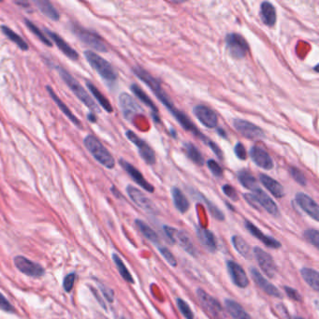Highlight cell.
<instances>
[{
    "label": "cell",
    "instance_id": "obj_1",
    "mask_svg": "<svg viewBox=\"0 0 319 319\" xmlns=\"http://www.w3.org/2000/svg\"><path fill=\"white\" fill-rule=\"evenodd\" d=\"M132 70H133L134 74L151 89V91L154 94V96L157 98V100L166 107L168 111L182 126V128L186 131L191 132L192 134H194L196 137L200 138L201 140L204 141L206 143L208 139L205 138L203 134L192 123L187 115H185L184 113H182L181 111H179L178 109H176L174 107V104L171 101L170 98L168 96V94L162 88L160 83L155 78H153L148 71L143 69L141 67H134L132 68Z\"/></svg>",
    "mask_w": 319,
    "mask_h": 319
},
{
    "label": "cell",
    "instance_id": "obj_2",
    "mask_svg": "<svg viewBox=\"0 0 319 319\" xmlns=\"http://www.w3.org/2000/svg\"><path fill=\"white\" fill-rule=\"evenodd\" d=\"M57 71L60 77L63 79L66 84L70 88L72 93L79 99V101L84 103L89 109L90 111L92 112V114L95 115V114H99L101 112L100 108L92 100V98L90 97L87 91L82 86V84L77 81L74 77L70 75V73H68L65 68L61 67H57Z\"/></svg>",
    "mask_w": 319,
    "mask_h": 319
},
{
    "label": "cell",
    "instance_id": "obj_3",
    "mask_svg": "<svg viewBox=\"0 0 319 319\" xmlns=\"http://www.w3.org/2000/svg\"><path fill=\"white\" fill-rule=\"evenodd\" d=\"M84 143L89 153L94 156V158L101 163L102 166L106 167L107 168H114L115 166V160L112 153H110L107 148L102 144V142L95 137L94 135H87Z\"/></svg>",
    "mask_w": 319,
    "mask_h": 319
},
{
    "label": "cell",
    "instance_id": "obj_4",
    "mask_svg": "<svg viewBox=\"0 0 319 319\" xmlns=\"http://www.w3.org/2000/svg\"><path fill=\"white\" fill-rule=\"evenodd\" d=\"M84 56L91 67L109 84H114L117 80V73L114 67L101 55L92 51H84Z\"/></svg>",
    "mask_w": 319,
    "mask_h": 319
},
{
    "label": "cell",
    "instance_id": "obj_5",
    "mask_svg": "<svg viewBox=\"0 0 319 319\" xmlns=\"http://www.w3.org/2000/svg\"><path fill=\"white\" fill-rule=\"evenodd\" d=\"M72 31L82 42H84L87 46H90L94 50L101 52H106L108 51V47L105 41L98 33L92 30L85 29L82 26H78L76 24H74L72 26Z\"/></svg>",
    "mask_w": 319,
    "mask_h": 319
},
{
    "label": "cell",
    "instance_id": "obj_6",
    "mask_svg": "<svg viewBox=\"0 0 319 319\" xmlns=\"http://www.w3.org/2000/svg\"><path fill=\"white\" fill-rule=\"evenodd\" d=\"M226 45L230 56L234 59H243L249 51L246 39L238 33H230L226 36Z\"/></svg>",
    "mask_w": 319,
    "mask_h": 319
},
{
    "label": "cell",
    "instance_id": "obj_7",
    "mask_svg": "<svg viewBox=\"0 0 319 319\" xmlns=\"http://www.w3.org/2000/svg\"><path fill=\"white\" fill-rule=\"evenodd\" d=\"M163 229L167 236L172 243H177L180 247H182L189 255H196L197 250L195 248V245L193 244L190 237L185 232L169 226H164Z\"/></svg>",
    "mask_w": 319,
    "mask_h": 319
},
{
    "label": "cell",
    "instance_id": "obj_8",
    "mask_svg": "<svg viewBox=\"0 0 319 319\" xmlns=\"http://www.w3.org/2000/svg\"><path fill=\"white\" fill-rule=\"evenodd\" d=\"M233 127L242 136L249 140H261L266 137L262 128L247 120L235 119L233 121Z\"/></svg>",
    "mask_w": 319,
    "mask_h": 319
},
{
    "label": "cell",
    "instance_id": "obj_9",
    "mask_svg": "<svg viewBox=\"0 0 319 319\" xmlns=\"http://www.w3.org/2000/svg\"><path fill=\"white\" fill-rule=\"evenodd\" d=\"M126 136L129 141H131L139 151V154L142 158V160L148 164V165H153L155 163V154L153 152L151 146L146 142L138 137L133 131L128 130L126 132Z\"/></svg>",
    "mask_w": 319,
    "mask_h": 319
},
{
    "label": "cell",
    "instance_id": "obj_10",
    "mask_svg": "<svg viewBox=\"0 0 319 319\" xmlns=\"http://www.w3.org/2000/svg\"><path fill=\"white\" fill-rule=\"evenodd\" d=\"M127 193H128L129 198L131 199V201L137 206H139L143 211H145L149 214H152V215H156L158 213V210L153 201L137 187H134L132 185H128Z\"/></svg>",
    "mask_w": 319,
    "mask_h": 319
},
{
    "label": "cell",
    "instance_id": "obj_11",
    "mask_svg": "<svg viewBox=\"0 0 319 319\" xmlns=\"http://www.w3.org/2000/svg\"><path fill=\"white\" fill-rule=\"evenodd\" d=\"M14 265L21 272L26 274L27 276L38 278L44 275V269L42 268L39 264L31 261L30 259L26 258L23 255H17L14 257Z\"/></svg>",
    "mask_w": 319,
    "mask_h": 319
},
{
    "label": "cell",
    "instance_id": "obj_12",
    "mask_svg": "<svg viewBox=\"0 0 319 319\" xmlns=\"http://www.w3.org/2000/svg\"><path fill=\"white\" fill-rule=\"evenodd\" d=\"M254 255L263 272L269 278H273L277 272V266L272 256L260 247L254 248Z\"/></svg>",
    "mask_w": 319,
    "mask_h": 319
},
{
    "label": "cell",
    "instance_id": "obj_13",
    "mask_svg": "<svg viewBox=\"0 0 319 319\" xmlns=\"http://www.w3.org/2000/svg\"><path fill=\"white\" fill-rule=\"evenodd\" d=\"M193 115L204 126L205 128H216L218 125V117L214 110L205 106L197 105L193 108Z\"/></svg>",
    "mask_w": 319,
    "mask_h": 319
},
{
    "label": "cell",
    "instance_id": "obj_14",
    "mask_svg": "<svg viewBox=\"0 0 319 319\" xmlns=\"http://www.w3.org/2000/svg\"><path fill=\"white\" fill-rule=\"evenodd\" d=\"M119 106L124 117L128 121L133 120L136 115L142 113L140 105L128 93H122L119 96Z\"/></svg>",
    "mask_w": 319,
    "mask_h": 319
},
{
    "label": "cell",
    "instance_id": "obj_15",
    "mask_svg": "<svg viewBox=\"0 0 319 319\" xmlns=\"http://www.w3.org/2000/svg\"><path fill=\"white\" fill-rule=\"evenodd\" d=\"M197 296L199 301L201 302V305L204 307L205 310L212 315L214 318L219 319L222 315V306L214 297H212L210 294L207 293L203 289L198 288L197 289Z\"/></svg>",
    "mask_w": 319,
    "mask_h": 319
},
{
    "label": "cell",
    "instance_id": "obj_16",
    "mask_svg": "<svg viewBox=\"0 0 319 319\" xmlns=\"http://www.w3.org/2000/svg\"><path fill=\"white\" fill-rule=\"evenodd\" d=\"M119 163L121 167L127 171L128 175L138 185H140L142 189H144L145 191L149 192V193L154 192V187L149 182H147V180H145L143 175L141 174V171L137 168H135L132 164L128 163V161H126L125 159H120Z\"/></svg>",
    "mask_w": 319,
    "mask_h": 319
},
{
    "label": "cell",
    "instance_id": "obj_17",
    "mask_svg": "<svg viewBox=\"0 0 319 319\" xmlns=\"http://www.w3.org/2000/svg\"><path fill=\"white\" fill-rule=\"evenodd\" d=\"M295 201L299 207L307 215L316 221L319 220V207L318 203L306 194L298 193L295 196Z\"/></svg>",
    "mask_w": 319,
    "mask_h": 319
},
{
    "label": "cell",
    "instance_id": "obj_18",
    "mask_svg": "<svg viewBox=\"0 0 319 319\" xmlns=\"http://www.w3.org/2000/svg\"><path fill=\"white\" fill-rule=\"evenodd\" d=\"M250 157L255 165L265 170H270L273 168V161L267 151L257 145H253L249 151Z\"/></svg>",
    "mask_w": 319,
    "mask_h": 319
},
{
    "label": "cell",
    "instance_id": "obj_19",
    "mask_svg": "<svg viewBox=\"0 0 319 319\" xmlns=\"http://www.w3.org/2000/svg\"><path fill=\"white\" fill-rule=\"evenodd\" d=\"M227 269L229 271L230 278L235 285L240 288H245L249 285L248 277L240 264L235 261L229 260L227 262Z\"/></svg>",
    "mask_w": 319,
    "mask_h": 319
},
{
    "label": "cell",
    "instance_id": "obj_20",
    "mask_svg": "<svg viewBox=\"0 0 319 319\" xmlns=\"http://www.w3.org/2000/svg\"><path fill=\"white\" fill-rule=\"evenodd\" d=\"M250 273L255 284L265 292L271 297L282 298L281 291L270 282H269L255 268L250 269Z\"/></svg>",
    "mask_w": 319,
    "mask_h": 319
},
{
    "label": "cell",
    "instance_id": "obj_21",
    "mask_svg": "<svg viewBox=\"0 0 319 319\" xmlns=\"http://www.w3.org/2000/svg\"><path fill=\"white\" fill-rule=\"evenodd\" d=\"M253 195L255 196V200L259 207L267 211L269 215L273 217H278L280 215V211L277 204L272 201V199L269 195H267V193L263 191L260 187L255 190Z\"/></svg>",
    "mask_w": 319,
    "mask_h": 319
},
{
    "label": "cell",
    "instance_id": "obj_22",
    "mask_svg": "<svg viewBox=\"0 0 319 319\" xmlns=\"http://www.w3.org/2000/svg\"><path fill=\"white\" fill-rule=\"evenodd\" d=\"M244 226H245L246 230H248L255 238H256L257 240H259L260 242H262L269 248L278 249V248L281 247V243H279L277 240H275L274 238L264 234L261 230H259L253 223H251L250 221L245 220Z\"/></svg>",
    "mask_w": 319,
    "mask_h": 319
},
{
    "label": "cell",
    "instance_id": "obj_23",
    "mask_svg": "<svg viewBox=\"0 0 319 319\" xmlns=\"http://www.w3.org/2000/svg\"><path fill=\"white\" fill-rule=\"evenodd\" d=\"M130 89L132 91V93L140 100V101H141L144 105H146L147 107H149L152 110V116H153L154 123L155 124H160L161 122H160V118H159V115H158V109L154 105L153 101L147 96V94L136 84H131Z\"/></svg>",
    "mask_w": 319,
    "mask_h": 319
},
{
    "label": "cell",
    "instance_id": "obj_24",
    "mask_svg": "<svg viewBox=\"0 0 319 319\" xmlns=\"http://www.w3.org/2000/svg\"><path fill=\"white\" fill-rule=\"evenodd\" d=\"M197 235L201 245L211 253H215L217 249V239L214 233L202 226L197 228Z\"/></svg>",
    "mask_w": 319,
    "mask_h": 319
},
{
    "label": "cell",
    "instance_id": "obj_25",
    "mask_svg": "<svg viewBox=\"0 0 319 319\" xmlns=\"http://www.w3.org/2000/svg\"><path fill=\"white\" fill-rule=\"evenodd\" d=\"M258 178H259V182L262 184V185L272 196H274L277 199H281L283 197H285V189L279 182H277L276 180L271 178L270 176H269L267 174H264V173H260Z\"/></svg>",
    "mask_w": 319,
    "mask_h": 319
},
{
    "label": "cell",
    "instance_id": "obj_26",
    "mask_svg": "<svg viewBox=\"0 0 319 319\" xmlns=\"http://www.w3.org/2000/svg\"><path fill=\"white\" fill-rule=\"evenodd\" d=\"M259 16L264 25H266L269 27L275 26L277 21L276 9L270 2L264 1L261 3Z\"/></svg>",
    "mask_w": 319,
    "mask_h": 319
},
{
    "label": "cell",
    "instance_id": "obj_27",
    "mask_svg": "<svg viewBox=\"0 0 319 319\" xmlns=\"http://www.w3.org/2000/svg\"><path fill=\"white\" fill-rule=\"evenodd\" d=\"M45 33L48 34V36L51 38V40L56 44L58 49L63 51V53L66 56H67L68 58H70L71 60H74V61L79 59L78 52L72 47H70L69 44L67 43L59 35H57L54 32H51L49 29H45Z\"/></svg>",
    "mask_w": 319,
    "mask_h": 319
},
{
    "label": "cell",
    "instance_id": "obj_28",
    "mask_svg": "<svg viewBox=\"0 0 319 319\" xmlns=\"http://www.w3.org/2000/svg\"><path fill=\"white\" fill-rule=\"evenodd\" d=\"M46 89L48 90V92H49V94H50V96H51L52 101L57 104L58 108H59V109L63 112V114L68 118V120H70V121L76 126V127H78V128H83L81 121L77 118L75 115L71 113V111L66 106V104H65V103L61 101V99L55 94V92L52 90L51 86H50V85H47V86H46Z\"/></svg>",
    "mask_w": 319,
    "mask_h": 319
},
{
    "label": "cell",
    "instance_id": "obj_29",
    "mask_svg": "<svg viewBox=\"0 0 319 319\" xmlns=\"http://www.w3.org/2000/svg\"><path fill=\"white\" fill-rule=\"evenodd\" d=\"M171 196L172 201L175 208L178 210L181 214H185L189 210L190 203L187 200V198L185 196L183 191L178 187H172L171 188Z\"/></svg>",
    "mask_w": 319,
    "mask_h": 319
},
{
    "label": "cell",
    "instance_id": "obj_30",
    "mask_svg": "<svg viewBox=\"0 0 319 319\" xmlns=\"http://www.w3.org/2000/svg\"><path fill=\"white\" fill-rule=\"evenodd\" d=\"M225 306L233 319H252L250 315L243 309L241 304L232 300H226Z\"/></svg>",
    "mask_w": 319,
    "mask_h": 319
},
{
    "label": "cell",
    "instance_id": "obj_31",
    "mask_svg": "<svg viewBox=\"0 0 319 319\" xmlns=\"http://www.w3.org/2000/svg\"><path fill=\"white\" fill-rule=\"evenodd\" d=\"M34 3L38 7V10L49 19L52 21H58L60 19V14L50 1L36 0L34 1Z\"/></svg>",
    "mask_w": 319,
    "mask_h": 319
},
{
    "label": "cell",
    "instance_id": "obj_32",
    "mask_svg": "<svg viewBox=\"0 0 319 319\" xmlns=\"http://www.w3.org/2000/svg\"><path fill=\"white\" fill-rule=\"evenodd\" d=\"M237 178L243 187L248 190L254 192L257 188H259L256 179L247 169L239 170L237 173Z\"/></svg>",
    "mask_w": 319,
    "mask_h": 319
},
{
    "label": "cell",
    "instance_id": "obj_33",
    "mask_svg": "<svg viewBox=\"0 0 319 319\" xmlns=\"http://www.w3.org/2000/svg\"><path fill=\"white\" fill-rule=\"evenodd\" d=\"M231 243L233 247L235 248V250L240 254V255L249 259L252 256V251H251V247L250 245L247 243V242L243 239L241 236L239 235H234L231 238Z\"/></svg>",
    "mask_w": 319,
    "mask_h": 319
},
{
    "label": "cell",
    "instance_id": "obj_34",
    "mask_svg": "<svg viewBox=\"0 0 319 319\" xmlns=\"http://www.w3.org/2000/svg\"><path fill=\"white\" fill-rule=\"evenodd\" d=\"M302 277L306 282L307 285L314 290H319V273L318 270L311 268H302L301 270Z\"/></svg>",
    "mask_w": 319,
    "mask_h": 319
},
{
    "label": "cell",
    "instance_id": "obj_35",
    "mask_svg": "<svg viewBox=\"0 0 319 319\" xmlns=\"http://www.w3.org/2000/svg\"><path fill=\"white\" fill-rule=\"evenodd\" d=\"M184 148L186 155L193 163H195L198 166L204 165V158L202 156V153H201V151L198 149L197 146H195L191 142H185L184 144Z\"/></svg>",
    "mask_w": 319,
    "mask_h": 319
},
{
    "label": "cell",
    "instance_id": "obj_36",
    "mask_svg": "<svg viewBox=\"0 0 319 319\" xmlns=\"http://www.w3.org/2000/svg\"><path fill=\"white\" fill-rule=\"evenodd\" d=\"M86 85H87L88 89L90 90L91 94L94 96V98L98 101V102L100 103V105L102 107L103 109L107 113L112 114L114 112V108L111 105L110 101L105 98V96L103 95L102 93L100 90L98 89L92 83H90V82L86 83Z\"/></svg>",
    "mask_w": 319,
    "mask_h": 319
},
{
    "label": "cell",
    "instance_id": "obj_37",
    "mask_svg": "<svg viewBox=\"0 0 319 319\" xmlns=\"http://www.w3.org/2000/svg\"><path fill=\"white\" fill-rule=\"evenodd\" d=\"M135 224L136 226L138 227L139 230L141 231L142 233V235L148 240L150 241L151 243H153V244H157L159 243V238H158V235L152 230V228L147 225L144 221L142 220H140V219H137L135 221Z\"/></svg>",
    "mask_w": 319,
    "mask_h": 319
},
{
    "label": "cell",
    "instance_id": "obj_38",
    "mask_svg": "<svg viewBox=\"0 0 319 319\" xmlns=\"http://www.w3.org/2000/svg\"><path fill=\"white\" fill-rule=\"evenodd\" d=\"M1 30L4 33V35L7 38H9V39H11L13 42H14L21 50L27 51L29 49V47H28V45H27L26 41L23 38H21L18 34H16L10 27L6 26H1Z\"/></svg>",
    "mask_w": 319,
    "mask_h": 319
},
{
    "label": "cell",
    "instance_id": "obj_39",
    "mask_svg": "<svg viewBox=\"0 0 319 319\" xmlns=\"http://www.w3.org/2000/svg\"><path fill=\"white\" fill-rule=\"evenodd\" d=\"M113 259H114V262H115L116 268L118 269L120 275L123 277V279L125 281L128 282V283L134 284V279H133L132 275L130 274V272H129V270L127 268V266L125 265V263L121 259V257L119 255H116V254H114L113 255Z\"/></svg>",
    "mask_w": 319,
    "mask_h": 319
},
{
    "label": "cell",
    "instance_id": "obj_40",
    "mask_svg": "<svg viewBox=\"0 0 319 319\" xmlns=\"http://www.w3.org/2000/svg\"><path fill=\"white\" fill-rule=\"evenodd\" d=\"M25 24L26 26H27V28L37 37V38L41 41L43 42L46 46L48 47H51V41L49 39V38L46 37V35L38 28V26H36L33 22H31L30 20L28 19H25Z\"/></svg>",
    "mask_w": 319,
    "mask_h": 319
},
{
    "label": "cell",
    "instance_id": "obj_41",
    "mask_svg": "<svg viewBox=\"0 0 319 319\" xmlns=\"http://www.w3.org/2000/svg\"><path fill=\"white\" fill-rule=\"evenodd\" d=\"M198 197H199V199L201 198V200L204 201L205 205L208 207L209 212L211 213V215L215 217L216 219L219 220V221H222V220L225 219L224 214L222 213V211L219 210V208L217 207V205L212 203L209 200H207L201 194H198Z\"/></svg>",
    "mask_w": 319,
    "mask_h": 319
},
{
    "label": "cell",
    "instance_id": "obj_42",
    "mask_svg": "<svg viewBox=\"0 0 319 319\" xmlns=\"http://www.w3.org/2000/svg\"><path fill=\"white\" fill-rule=\"evenodd\" d=\"M176 303H177V306H178L181 314L185 317V319H194V318H195L194 313H193L191 308L185 301L179 298L176 300Z\"/></svg>",
    "mask_w": 319,
    "mask_h": 319
},
{
    "label": "cell",
    "instance_id": "obj_43",
    "mask_svg": "<svg viewBox=\"0 0 319 319\" xmlns=\"http://www.w3.org/2000/svg\"><path fill=\"white\" fill-rule=\"evenodd\" d=\"M289 173L292 176V178L301 185H306L307 180L305 175L302 173V171L296 168V167H289Z\"/></svg>",
    "mask_w": 319,
    "mask_h": 319
},
{
    "label": "cell",
    "instance_id": "obj_44",
    "mask_svg": "<svg viewBox=\"0 0 319 319\" xmlns=\"http://www.w3.org/2000/svg\"><path fill=\"white\" fill-rule=\"evenodd\" d=\"M303 237L315 247H319V232L317 230H307L303 232Z\"/></svg>",
    "mask_w": 319,
    "mask_h": 319
},
{
    "label": "cell",
    "instance_id": "obj_45",
    "mask_svg": "<svg viewBox=\"0 0 319 319\" xmlns=\"http://www.w3.org/2000/svg\"><path fill=\"white\" fill-rule=\"evenodd\" d=\"M159 252L160 254L163 255V257L166 259L167 262L172 266V267H176L177 266V261H176V258L175 256L173 255V254L165 246H160L159 247Z\"/></svg>",
    "mask_w": 319,
    "mask_h": 319
},
{
    "label": "cell",
    "instance_id": "obj_46",
    "mask_svg": "<svg viewBox=\"0 0 319 319\" xmlns=\"http://www.w3.org/2000/svg\"><path fill=\"white\" fill-rule=\"evenodd\" d=\"M207 167L212 171L213 175L217 178H221L223 176V169L220 165L214 159H209L207 161Z\"/></svg>",
    "mask_w": 319,
    "mask_h": 319
},
{
    "label": "cell",
    "instance_id": "obj_47",
    "mask_svg": "<svg viewBox=\"0 0 319 319\" xmlns=\"http://www.w3.org/2000/svg\"><path fill=\"white\" fill-rule=\"evenodd\" d=\"M222 191H223V193H224L228 198H230L231 201H236L239 200V197H238L237 191H236L235 188H234L232 185H224L222 186Z\"/></svg>",
    "mask_w": 319,
    "mask_h": 319
},
{
    "label": "cell",
    "instance_id": "obj_48",
    "mask_svg": "<svg viewBox=\"0 0 319 319\" xmlns=\"http://www.w3.org/2000/svg\"><path fill=\"white\" fill-rule=\"evenodd\" d=\"M75 279H76V274L74 272L67 275L65 277L64 282H63V287L65 291L69 292L73 288V285L75 284Z\"/></svg>",
    "mask_w": 319,
    "mask_h": 319
},
{
    "label": "cell",
    "instance_id": "obj_49",
    "mask_svg": "<svg viewBox=\"0 0 319 319\" xmlns=\"http://www.w3.org/2000/svg\"><path fill=\"white\" fill-rule=\"evenodd\" d=\"M234 153L241 160H245L247 158V153H246L245 147L243 146V143H241V142L236 143V145L234 147Z\"/></svg>",
    "mask_w": 319,
    "mask_h": 319
},
{
    "label": "cell",
    "instance_id": "obj_50",
    "mask_svg": "<svg viewBox=\"0 0 319 319\" xmlns=\"http://www.w3.org/2000/svg\"><path fill=\"white\" fill-rule=\"evenodd\" d=\"M0 309L4 310L5 312L13 313L14 307L11 304V302L5 298V296L0 292Z\"/></svg>",
    "mask_w": 319,
    "mask_h": 319
},
{
    "label": "cell",
    "instance_id": "obj_51",
    "mask_svg": "<svg viewBox=\"0 0 319 319\" xmlns=\"http://www.w3.org/2000/svg\"><path fill=\"white\" fill-rule=\"evenodd\" d=\"M285 291L286 295L288 296V298H290L293 301H297V302H302V295L299 293L298 290L294 289L292 287L289 286H285Z\"/></svg>",
    "mask_w": 319,
    "mask_h": 319
},
{
    "label": "cell",
    "instance_id": "obj_52",
    "mask_svg": "<svg viewBox=\"0 0 319 319\" xmlns=\"http://www.w3.org/2000/svg\"><path fill=\"white\" fill-rule=\"evenodd\" d=\"M206 144H208V146L212 149L213 153H215L220 160H222V159L224 158V154H223L222 150L220 149V147L217 145L216 142H214V141H212L211 140L208 139V141L206 142Z\"/></svg>",
    "mask_w": 319,
    "mask_h": 319
},
{
    "label": "cell",
    "instance_id": "obj_53",
    "mask_svg": "<svg viewBox=\"0 0 319 319\" xmlns=\"http://www.w3.org/2000/svg\"><path fill=\"white\" fill-rule=\"evenodd\" d=\"M243 198H244V200L247 201V203L249 205H251L254 209H255V210H257V211H259L261 208L259 207V205H258V203H257V201H256V200H255V196L253 195V194H248V193H246V194H243Z\"/></svg>",
    "mask_w": 319,
    "mask_h": 319
},
{
    "label": "cell",
    "instance_id": "obj_54",
    "mask_svg": "<svg viewBox=\"0 0 319 319\" xmlns=\"http://www.w3.org/2000/svg\"><path fill=\"white\" fill-rule=\"evenodd\" d=\"M100 287H101V290L102 292L104 297L109 301V302H113L114 301V292L112 289H110L109 287H107L106 285H101L100 284Z\"/></svg>",
    "mask_w": 319,
    "mask_h": 319
},
{
    "label": "cell",
    "instance_id": "obj_55",
    "mask_svg": "<svg viewBox=\"0 0 319 319\" xmlns=\"http://www.w3.org/2000/svg\"><path fill=\"white\" fill-rule=\"evenodd\" d=\"M217 133L219 134V136H221L224 139H227V132L222 128H217Z\"/></svg>",
    "mask_w": 319,
    "mask_h": 319
},
{
    "label": "cell",
    "instance_id": "obj_56",
    "mask_svg": "<svg viewBox=\"0 0 319 319\" xmlns=\"http://www.w3.org/2000/svg\"><path fill=\"white\" fill-rule=\"evenodd\" d=\"M88 120H89L90 122H93V123H95V122H96V120H97V118H96V116H95L94 114L90 113L89 115H88Z\"/></svg>",
    "mask_w": 319,
    "mask_h": 319
},
{
    "label": "cell",
    "instance_id": "obj_57",
    "mask_svg": "<svg viewBox=\"0 0 319 319\" xmlns=\"http://www.w3.org/2000/svg\"><path fill=\"white\" fill-rule=\"evenodd\" d=\"M15 4H17V5H19V6H22V7H28L29 6V3H27V2H15Z\"/></svg>",
    "mask_w": 319,
    "mask_h": 319
},
{
    "label": "cell",
    "instance_id": "obj_58",
    "mask_svg": "<svg viewBox=\"0 0 319 319\" xmlns=\"http://www.w3.org/2000/svg\"><path fill=\"white\" fill-rule=\"evenodd\" d=\"M170 132H171V134H172L171 136H173V137L175 138V137H176V136H175V135H176V132H175V130H173V129H170Z\"/></svg>",
    "mask_w": 319,
    "mask_h": 319
},
{
    "label": "cell",
    "instance_id": "obj_59",
    "mask_svg": "<svg viewBox=\"0 0 319 319\" xmlns=\"http://www.w3.org/2000/svg\"><path fill=\"white\" fill-rule=\"evenodd\" d=\"M318 67H319V65H317V66L315 67V70H316V71H318Z\"/></svg>",
    "mask_w": 319,
    "mask_h": 319
},
{
    "label": "cell",
    "instance_id": "obj_60",
    "mask_svg": "<svg viewBox=\"0 0 319 319\" xmlns=\"http://www.w3.org/2000/svg\"><path fill=\"white\" fill-rule=\"evenodd\" d=\"M293 319H302V318H294Z\"/></svg>",
    "mask_w": 319,
    "mask_h": 319
}]
</instances>
